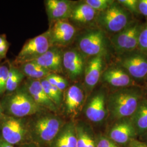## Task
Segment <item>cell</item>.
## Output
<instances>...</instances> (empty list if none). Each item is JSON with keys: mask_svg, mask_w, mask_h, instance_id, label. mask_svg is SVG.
<instances>
[{"mask_svg": "<svg viewBox=\"0 0 147 147\" xmlns=\"http://www.w3.org/2000/svg\"><path fill=\"white\" fill-rule=\"evenodd\" d=\"M59 114L45 110L28 117L30 141L42 147H51L66 122Z\"/></svg>", "mask_w": 147, "mask_h": 147, "instance_id": "cell-1", "label": "cell"}, {"mask_svg": "<svg viewBox=\"0 0 147 147\" xmlns=\"http://www.w3.org/2000/svg\"><path fill=\"white\" fill-rule=\"evenodd\" d=\"M143 95L140 86L117 89L107 95V107L111 118H129L134 113Z\"/></svg>", "mask_w": 147, "mask_h": 147, "instance_id": "cell-2", "label": "cell"}, {"mask_svg": "<svg viewBox=\"0 0 147 147\" xmlns=\"http://www.w3.org/2000/svg\"><path fill=\"white\" fill-rule=\"evenodd\" d=\"M0 101L4 114L16 118H27L45 110L34 101L22 84L15 91L1 96Z\"/></svg>", "mask_w": 147, "mask_h": 147, "instance_id": "cell-3", "label": "cell"}, {"mask_svg": "<svg viewBox=\"0 0 147 147\" xmlns=\"http://www.w3.org/2000/svg\"><path fill=\"white\" fill-rule=\"evenodd\" d=\"M74 43V47L87 58L98 55L106 56L108 51L106 33L97 26L79 31Z\"/></svg>", "mask_w": 147, "mask_h": 147, "instance_id": "cell-4", "label": "cell"}, {"mask_svg": "<svg viewBox=\"0 0 147 147\" xmlns=\"http://www.w3.org/2000/svg\"><path fill=\"white\" fill-rule=\"evenodd\" d=\"M131 21L130 13L115 1L107 9L98 12L96 25L106 33L113 35L124 29Z\"/></svg>", "mask_w": 147, "mask_h": 147, "instance_id": "cell-5", "label": "cell"}, {"mask_svg": "<svg viewBox=\"0 0 147 147\" xmlns=\"http://www.w3.org/2000/svg\"><path fill=\"white\" fill-rule=\"evenodd\" d=\"M0 138L14 147L31 142L28 117L16 118L4 114L0 120Z\"/></svg>", "mask_w": 147, "mask_h": 147, "instance_id": "cell-6", "label": "cell"}, {"mask_svg": "<svg viewBox=\"0 0 147 147\" xmlns=\"http://www.w3.org/2000/svg\"><path fill=\"white\" fill-rule=\"evenodd\" d=\"M87 95L84 85L81 82L71 83L63 92L62 105L58 111L61 116L68 121H76L82 111Z\"/></svg>", "mask_w": 147, "mask_h": 147, "instance_id": "cell-7", "label": "cell"}, {"mask_svg": "<svg viewBox=\"0 0 147 147\" xmlns=\"http://www.w3.org/2000/svg\"><path fill=\"white\" fill-rule=\"evenodd\" d=\"M87 58L75 47L69 46L63 49V75L71 83L80 82L83 78Z\"/></svg>", "mask_w": 147, "mask_h": 147, "instance_id": "cell-8", "label": "cell"}, {"mask_svg": "<svg viewBox=\"0 0 147 147\" xmlns=\"http://www.w3.org/2000/svg\"><path fill=\"white\" fill-rule=\"evenodd\" d=\"M51 47L49 32L27 40L21 50L11 63L17 66L22 63L36 60Z\"/></svg>", "mask_w": 147, "mask_h": 147, "instance_id": "cell-9", "label": "cell"}, {"mask_svg": "<svg viewBox=\"0 0 147 147\" xmlns=\"http://www.w3.org/2000/svg\"><path fill=\"white\" fill-rule=\"evenodd\" d=\"M143 26L139 22L132 21L122 31L113 34L110 42L116 52L122 55L138 49V38Z\"/></svg>", "mask_w": 147, "mask_h": 147, "instance_id": "cell-10", "label": "cell"}, {"mask_svg": "<svg viewBox=\"0 0 147 147\" xmlns=\"http://www.w3.org/2000/svg\"><path fill=\"white\" fill-rule=\"evenodd\" d=\"M107 95L103 88L93 91L88 96L82 111L84 117L90 122L100 124L109 114L107 107Z\"/></svg>", "mask_w": 147, "mask_h": 147, "instance_id": "cell-11", "label": "cell"}, {"mask_svg": "<svg viewBox=\"0 0 147 147\" xmlns=\"http://www.w3.org/2000/svg\"><path fill=\"white\" fill-rule=\"evenodd\" d=\"M51 46L64 49L73 44L79 30L68 20L55 21L47 30Z\"/></svg>", "mask_w": 147, "mask_h": 147, "instance_id": "cell-12", "label": "cell"}, {"mask_svg": "<svg viewBox=\"0 0 147 147\" xmlns=\"http://www.w3.org/2000/svg\"><path fill=\"white\" fill-rule=\"evenodd\" d=\"M118 65L134 80L144 79L147 76V54L140 50L122 54Z\"/></svg>", "mask_w": 147, "mask_h": 147, "instance_id": "cell-13", "label": "cell"}, {"mask_svg": "<svg viewBox=\"0 0 147 147\" xmlns=\"http://www.w3.org/2000/svg\"><path fill=\"white\" fill-rule=\"evenodd\" d=\"M105 57L104 55H98L87 59L82 84L87 97L94 90L100 80L104 70Z\"/></svg>", "mask_w": 147, "mask_h": 147, "instance_id": "cell-14", "label": "cell"}, {"mask_svg": "<svg viewBox=\"0 0 147 147\" xmlns=\"http://www.w3.org/2000/svg\"><path fill=\"white\" fill-rule=\"evenodd\" d=\"M98 13V11L84 1H75L68 20L80 31L81 28L86 29L96 26V19Z\"/></svg>", "mask_w": 147, "mask_h": 147, "instance_id": "cell-15", "label": "cell"}, {"mask_svg": "<svg viewBox=\"0 0 147 147\" xmlns=\"http://www.w3.org/2000/svg\"><path fill=\"white\" fill-rule=\"evenodd\" d=\"M106 136L119 146H127L131 140L136 138L137 135L129 117L116 120Z\"/></svg>", "mask_w": 147, "mask_h": 147, "instance_id": "cell-16", "label": "cell"}, {"mask_svg": "<svg viewBox=\"0 0 147 147\" xmlns=\"http://www.w3.org/2000/svg\"><path fill=\"white\" fill-rule=\"evenodd\" d=\"M100 80L105 84L118 88L139 86L135 80L118 65L104 69Z\"/></svg>", "mask_w": 147, "mask_h": 147, "instance_id": "cell-17", "label": "cell"}, {"mask_svg": "<svg viewBox=\"0 0 147 147\" xmlns=\"http://www.w3.org/2000/svg\"><path fill=\"white\" fill-rule=\"evenodd\" d=\"M22 84L37 105L44 109L58 113L57 107L48 97L40 80L25 78Z\"/></svg>", "mask_w": 147, "mask_h": 147, "instance_id": "cell-18", "label": "cell"}, {"mask_svg": "<svg viewBox=\"0 0 147 147\" xmlns=\"http://www.w3.org/2000/svg\"><path fill=\"white\" fill-rule=\"evenodd\" d=\"M75 1L70 0H45L44 3L49 24L68 20Z\"/></svg>", "mask_w": 147, "mask_h": 147, "instance_id": "cell-19", "label": "cell"}, {"mask_svg": "<svg viewBox=\"0 0 147 147\" xmlns=\"http://www.w3.org/2000/svg\"><path fill=\"white\" fill-rule=\"evenodd\" d=\"M62 56V48L51 46L46 53L33 62L47 69L51 73L63 75Z\"/></svg>", "mask_w": 147, "mask_h": 147, "instance_id": "cell-20", "label": "cell"}, {"mask_svg": "<svg viewBox=\"0 0 147 147\" xmlns=\"http://www.w3.org/2000/svg\"><path fill=\"white\" fill-rule=\"evenodd\" d=\"M51 147H77L75 121H66Z\"/></svg>", "mask_w": 147, "mask_h": 147, "instance_id": "cell-21", "label": "cell"}, {"mask_svg": "<svg viewBox=\"0 0 147 147\" xmlns=\"http://www.w3.org/2000/svg\"><path fill=\"white\" fill-rule=\"evenodd\" d=\"M75 124L77 147H96V135L89 123L76 120Z\"/></svg>", "mask_w": 147, "mask_h": 147, "instance_id": "cell-22", "label": "cell"}, {"mask_svg": "<svg viewBox=\"0 0 147 147\" xmlns=\"http://www.w3.org/2000/svg\"><path fill=\"white\" fill-rule=\"evenodd\" d=\"M137 136H143L147 131V100H140L134 113L130 117Z\"/></svg>", "mask_w": 147, "mask_h": 147, "instance_id": "cell-23", "label": "cell"}, {"mask_svg": "<svg viewBox=\"0 0 147 147\" xmlns=\"http://www.w3.org/2000/svg\"><path fill=\"white\" fill-rule=\"evenodd\" d=\"M17 67L26 78L28 79L41 80L51 73L47 69L43 68L33 61L22 63L17 65Z\"/></svg>", "mask_w": 147, "mask_h": 147, "instance_id": "cell-24", "label": "cell"}, {"mask_svg": "<svg viewBox=\"0 0 147 147\" xmlns=\"http://www.w3.org/2000/svg\"><path fill=\"white\" fill-rule=\"evenodd\" d=\"M25 78L26 77L19 68L11 62L5 93H10L15 91L21 86Z\"/></svg>", "mask_w": 147, "mask_h": 147, "instance_id": "cell-25", "label": "cell"}, {"mask_svg": "<svg viewBox=\"0 0 147 147\" xmlns=\"http://www.w3.org/2000/svg\"><path fill=\"white\" fill-rule=\"evenodd\" d=\"M40 81L46 94L50 99L56 106L59 111L63 100V92L50 84L45 79H42Z\"/></svg>", "mask_w": 147, "mask_h": 147, "instance_id": "cell-26", "label": "cell"}, {"mask_svg": "<svg viewBox=\"0 0 147 147\" xmlns=\"http://www.w3.org/2000/svg\"><path fill=\"white\" fill-rule=\"evenodd\" d=\"M45 79L50 84L63 92L71 84V82L65 76L58 74L50 73Z\"/></svg>", "mask_w": 147, "mask_h": 147, "instance_id": "cell-27", "label": "cell"}, {"mask_svg": "<svg viewBox=\"0 0 147 147\" xmlns=\"http://www.w3.org/2000/svg\"><path fill=\"white\" fill-rule=\"evenodd\" d=\"M11 62L5 59L0 65V97L5 94Z\"/></svg>", "mask_w": 147, "mask_h": 147, "instance_id": "cell-28", "label": "cell"}, {"mask_svg": "<svg viewBox=\"0 0 147 147\" xmlns=\"http://www.w3.org/2000/svg\"><path fill=\"white\" fill-rule=\"evenodd\" d=\"M84 1L98 12L107 9L115 2L112 0H85Z\"/></svg>", "mask_w": 147, "mask_h": 147, "instance_id": "cell-29", "label": "cell"}, {"mask_svg": "<svg viewBox=\"0 0 147 147\" xmlns=\"http://www.w3.org/2000/svg\"><path fill=\"white\" fill-rule=\"evenodd\" d=\"M138 49L147 54V22L143 25L138 38Z\"/></svg>", "mask_w": 147, "mask_h": 147, "instance_id": "cell-30", "label": "cell"}, {"mask_svg": "<svg viewBox=\"0 0 147 147\" xmlns=\"http://www.w3.org/2000/svg\"><path fill=\"white\" fill-rule=\"evenodd\" d=\"M96 147H120L106 135H96Z\"/></svg>", "mask_w": 147, "mask_h": 147, "instance_id": "cell-31", "label": "cell"}, {"mask_svg": "<svg viewBox=\"0 0 147 147\" xmlns=\"http://www.w3.org/2000/svg\"><path fill=\"white\" fill-rule=\"evenodd\" d=\"M117 2L123 7L127 11L134 14H138L139 13L138 9L137 0H119Z\"/></svg>", "mask_w": 147, "mask_h": 147, "instance_id": "cell-32", "label": "cell"}, {"mask_svg": "<svg viewBox=\"0 0 147 147\" xmlns=\"http://www.w3.org/2000/svg\"><path fill=\"white\" fill-rule=\"evenodd\" d=\"M11 46V43L8 41L0 46V62L5 59L7 57V54Z\"/></svg>", "mask_w": 147, "mask_h": 147, "instance_id": "cell-33", "label": "cell"}, {"mask_svg": "<svg viewBox=\"0 0 147 147\" xmlns=\"http://www.w3.org/2000/svg\"><path fill=\"white\" fill-rule=\"evenodd\" d=\"M138 9L140 13L147 18V0L138 1Z\"/></svg>", "mask_w": 147, "mask_h": 147, "instance_id": "cell-34", "label": "cell"}, {"mask_svg": "<svg viewBox=\"0 0 147 147\" xmlns=\"http://www.w3.org/2000/svg\"><path fill=\"white\" fill-rule=\"evenodd\" d=\"M129 147H147V142L140 141L136 138H134L128 144Z\"/></svg>", "mask_w": 147, "mask_h": 147, "instance_id": "cell-35", "label": "cell"}, {"mask_svg": "<svg viewBox=\"0 0 147 147\" xmlns=\"http://www.w3.org/2000/svg\"><path fill=\"white\" fill-rule=\"evenodd\" d=\"M16 147H40V146L38 145L37 144L33 143V142H28V143H26L24 144H22L20 146H18Z\"/></svg>", "mask_w": 147, "mask_h": 147, "instance_id": "cell-36", "label": "cell"}, {"mask_svg": "<svg viewBox=\"0 0 147 147\" xmlns=\"http://www.w3.org/2000/svg\"><path fill=\"white\" fill-rule=\"evenodd\" d=\"M7 42H8V40L7 39V36L5 34H0V46Z\"/></svg>", "mask_w": 147, "mask_h": 147, "instance_id": "cell-37", "label": "cell"}, {"mask_svg": "<svg viewBox=\"0 0 147 147\" xmlns=\"http://www.w3.org/2000/svg\"><path fill=\"white\" fill-rule=\"evenodd\" d=\"M0 147H15L10 144L4 141L0 138Z\"/></svg>", "mask_w": 147, "mask_h": 147, "instance_id": "cell-38", "label": "cell"}, {"mask_svg": "<svg viewBox=\"0 0 147 147\" xmlns=\"http://www.w3.org/2000/svg\"><path fill=\"white\" fill-rule=\"evenodd\" d=\"M3 115H4L3 110V109H2V105H1V101H0V120H1V118H2Z\"/></svg>", "mask_w": 147, "mask_h": 147, "instance_id": "cell-39", "label": "cell"}, {"mask_svg": "<svg viewBox=\"0 0 147 147\" xmlns=\"http://www.w3.org/2000/svg\"><path fill=\"white\" fill-rule=\"evenodd\" d=\"M143 138H144V139L146 140V141H147V131L143 135V136H142Z\"/></svg>", "mask_w": 147, "mask_h": 147, "instance_id": "cell-40", "label": "cell"}, {"mask_svg": "<svg viewBox=\"0 0 147 147\" xmlns=\"http://www.w3.org/2000/svg\"><path fill=\"white\" fill-rule=\"evenodd\" d=\"M2 63V62H0V65H1V64Z\"/></svg>", "mask_w": 147, "mask_h": 147, "instance_id": "cell-41", "label": "cell"}]
</instances>
